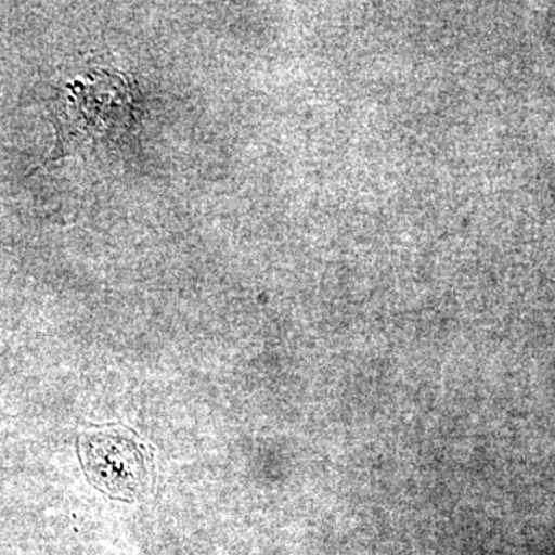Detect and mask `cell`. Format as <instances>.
<instances>
[{
	"label": "cell",
	"instance_id": "6da1fadb",
	"mask_svg": "<svg viewBox=\"0 0 555 555\" xmlns=\"http://www.w3.org/2000/svg\"><path fill=\"white\" fill-rule=\"evenodd\" d=\"M80 455L91 483L113 499L137 500L149 488L152 455L129 430L87 434Z\"/></svg>",
	"mask_w": 555,
	"mask_h": 555
}]
</instances>
